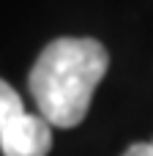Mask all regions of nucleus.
Returning <instances> with one entry per match:
<instances>
[{"mask_svg": "<svg viewBox=\"0 0 153 156\" xmlns=\"http://www.w3.org/2000/svg\"><path fill=\"white\" fill-rule=\"evenodd\" d=\"M110 55L96 38L49 41L27 77L38 115L57 129H74L90 110L93 90L104 80Z\"/></svg>", "mask_w": 153, "mask_h": 156, "instance_id": "obj_1", "label": "nucleus"}, {"mask_svg": "<svg viewBox=\"0 0 153 156\" xmlns=\"http://www.w3.org/2000/svg\"><path fill=\"white\" fill-rule=\"evenodd\" d=\"M52 148V126L41 115H30L19 93L0 80V151L3 156H47Z\"/></svg>", "mask_w": 153, "mask_h": 156, "instance_id": "obj_2", "label": "nucleus"}, {"mask_svg": "<svg viewBox=\"0 0 153 156\" xmlns=\"http://www.w3.org/2000/svg\"><path fill=\"white\" fill-rule=\"evenodd\" d=\"M123 156H153V143H134L123 151Z\"/></svg>", "mask_w": 153, "mask_h": 156, "instance_id": "obj_3", "label": "nucleus"}]
</instances>
